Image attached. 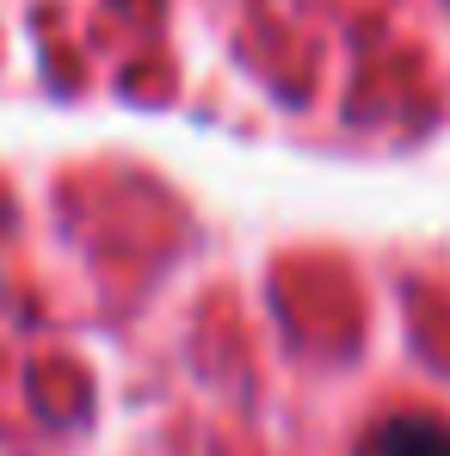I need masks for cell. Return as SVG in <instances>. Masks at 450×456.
Instances as JSON below:
<instances>
[{
  "instance_id": "obj_1",
  "label": "cell",
  "mask_w": 450,
  "mask_h": 456,
  "mask_svg": "<svg viewBox=\"0 0 450 456\" xmlns=\"http://www.w3.org/2000/svg\"><path fill=\"white\" fill-rule=\"evenodd\" d=\"M364 456H450V426L438 419H395L371 438Z\"/></svg>"
}]
</instances>
